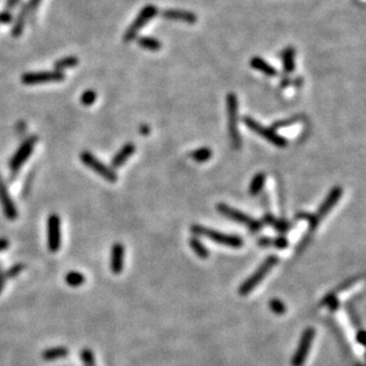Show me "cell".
<instances>
[{"instance_id": "1", "label": "cell", "mask_w": 366, "mask_h": 366, "mask_svg": "<svg viewBox=\"0 0 366 366\" xmlns=\"http://www.w3.org/2000/svg\"><path fill=\"white\" fill-rule=\"evenodd\" d=\"M341 196H342L341 186H334L331 191H329V193L326 196L324 202L321 203V205L319 206V209L316 210L315 213L309 215L307 212H300L296 215V218L308 220L309 229H311V231H313V230H315L316 227H318L320 222H321V220L331 212L335 204L340 200Z\"/></svg>"}, {"instance_id": "2", "label": "cell", "mask_w": 366, "mask_h": 366, "mask_svg": "<svg viewBox=\"0 0 366 366\" xmlns=\"http://www.w3.org/2000/svg\"><path fill=\"white\" fill-rule=\"evenodd\" d=\"M191 232L193 236H203L205 238L212 240V242L218 243L220 246L229 247V248L239 249L242 248L244 244V239L238 235H231V233H224L217 230L210 229V227L199 225V224H192L191 225Z\"/></svg>"}, {"instance_id": "3", "label": "cell", "mask_w": 366, "mask_h": 366, "mask_svg": "<svg viewBox=\"0 0 366 366\" xmlns=\"http://www.w3.org/2000/svg\"><path fill=\"white\" fill-rule=\"evenodd\" d=\"M280 259L276 255H270L265 260V262L262 263L261 266L257 268L254 274L249 276L248 279L244 281L242 285L239 286L238 288V294L240 296H247L252 293L254 289L256 288L257 286L260 285V282L262 281L263 279L266 278L267 274H268L270 270H272L274 267L278 265Z\"/></svg>"}, {"instance_id": "4", "label": "cell", "mask_w": 366, "mask_h": 366, "mask_svg": "<svg viewBox=\"0 0 366 366\" xmlns=\"http://www.w3.org/2000/svg\"><path fill=\"white\" fill-rule=\"evenodd\" d=\"M226 109H227V127H229V137L231 140V146L235 150H239L242 146V138L238 131V100L235 93L226 95Z\"/></svg>"}, {"instance_id": "5", "label": "cell", "mask_w": 366, "mask_h": 366, "mask_svg": "<svg viewBox=\"0 0 366 366\" xmlns=\"http://www.w3.org/2000/svg\"><path fill=\"white\" fill-rule=\"evenodd\" d=\"M216 209L220 213V215L226 217L227 219H231V220H233V222H237L240 224H246L247 227L249 229V231L253 233L259 232L260 230H262L263 225H265V224L262 223V220L253 218V217H250L249 215H247V213L242 212V211L233 209V207L226 205V204H224V203L217 204Z\"/></svg>"}, {"instance_id": "6", "label": "cell", "mask_w": 366, "mask_h": 366, "mask_svg": "<svg viewBox=\"0 0 366 366\" xmlns=\"http://www.w3.org/2000/svg\"><path fill=\"white\" fill-rule=\"evenodd\" d=\"M243 122L250 131H253L254 133H256L257 135H260V137H262L263 139H266L268 143L273 144L274 146L280 147V148H285L288 146V140H287L286 138L281 137V135L276 133V132L272 130V128L262 126V125L259 124L255 118H253L250 116H244Z\"/></svg>"}, {"instance_id": "7", "label": "cell", "mask_w": 366, "mask_h": 366, "mask_svg": "<svg viewBox=\"0 0 366 366\" xmlns=\"http://www.w3.org/2000/svg\"><path fill=\"white\" fill-rule=\"evenodd\" d=\"M157 15H158V8L156 5L150 4L145 6V8L140 11L139 15L137 16V18L134 19V22L130 25V28L127 29V31L125 32L124 41L126 43L133 42L134 39L137 38L140 30L143 29L148 22L152 21V18L156 17Z\"/></svg>"}, {"instance_id": "8", "label": "cell", "mask_w": 366, "mask_h": 366, "mask_svg": "<svg viewBox=\"0 0 366 366\" xmlns=\"http://www.w3.org/2000/svg\"><path fill=\"white\" fill-rule=\"evenodd\" d=\"M80 159L85 166L89 167L91 171H94L95 173H97L98 176H101L103 179L109 181V183H116L117 181V174L115 173V171L108 167L107 165H104L101 160H98L90 152H82L80 154Z\"/></svg>"}, {"instance_id": "9", "label": "cell", "mask_w": 366, "mask_h": 366, "mask_svg": "<svg viewBox=\"0 0 366 366\" xmlns=\"http://www.w3.org/2000/svg\"><path fill=\"white\" fill-rule=\"evenodd\" d=\"M314 337V327H307L302 332L298 347H296L294 354L292 357V366H303V364L306 362V359L308 357L309 351H311Z\"/></svg>"}, {"instance_id": "10", "label": "cell", "mask_w": 366, "mask_h": 366, "mask_svg": "<svg viewBox=\"0 0 366 366\" xmlns=\"http://www.w3.org/2000/svg\"><path fill=\"white\" fill-rule=\"evenodd\" d=\"M36 144H37V137H35L34 135V137H30L29 139H26L24 143L21 145V147L18 148V151L16 152L15 156L12 157L11 161H10V169H11L12 174L18 173L22 165L29 159L30 156H31Z\"/></svg>"}, {"instance_id": "11", "label": "cell", "mask_w": 366, "mask_h": 366, "mask_svg": "<svg viewBox=\"0 0 366 366\" xmlns=\"http://www.w3.org/2000/svg\"><path fill=\"white\" fill-rule=\"evenodd\" d=\"M65 76L62 71H37L26 72L22 76V82L26 85H35L49 82H61L64 81Z\"/></svg>"}, {"instance_id": "12", "label": "cell", "mask_w": 366, "mask_h": 366, "mask_svg": "<svg viewBox=\"0 0 366 366\" xmlns=\"http://www.w3.org/2000/svg\"><path fill=\"white\" fill-rule=\"evenodd\" d=\"M48 247L56 253L61 247V219L57 213H52L48 219Z\"/></svg>"}, {"instance_id": "13", "label": "cell", "mask_w": 366, "mask_h": 366, "mask_svg": "<svg viewBox=\"0 0 366 366\" xmlns=\"http://www.w3.org/2000/svg\"><path fill=\"white\" fill-rule=\"evenodd\" d=\"M0 204H2L3 211H4V215L6 216V218L10 220L17 219L18 217L17 206H16V204L13 203L11 197H10L9 191L6 189V185L2 177H0Z\"/></svg>"}, {"instance_id": "14", "label": "cell", "mask_w": 366, "mask_h": 366, "mask_svg": "<svg viewBox=\"0 0 366 366\" xmlns=\"http://www.w3.org/2000/svg\"><path fill=\"white\" fill-rule=\"evenodd\" d=\"M161 16L165 19L180 23H186V24H196L198 18L194 13L190 11H183V10H165L161 12Z\"/></svg>"}, {"instance_id": "15", "label": "cell", "mask_w": 366, "mask_h": 366, "mask_svg": "<svg viewBox=\"0 0 366 366\" xmlns=\"http://www.w3.org/2000/svg\"><path fill=\"white\" fill-rule=\"evenodd\" d=\"M125 263V247L122 243H115L111 248L110 270L115 275H120L124 270Z\"/></svg>"}, {"instance_id": "16", "label": "cell", "mask_w": 366, "mask_h": 366, "mask_svg": "<svg viewBox=\"0 0 366 366\" xmlns=\"http://www.w3.org/2000/svg\"><path fill=\"white\" fill-rule=\"evenodd\" d=\"M262 223L263 224H268V225L273 226L274 229L276 230V231L281 233V235H285V233L287 231H289V230L292 229V224L288 222V220H286L285 218H275V217L273 216L272 212H266L265 216H263L262 218Z\"/></svg>"}, {"instance_id": "17", "label": "cell", "mask_w": 366, "mask_h": 366, "mask_svg": "<svg viewBox=\"0 0 366 366\" xmlns=\"http://www.w3.org/2000/svg\"><path fill=\"white\" fill-rule=\"evenodd\" d=\"M135 152V145L128 143L121 148L120 151L115 154L113 160H111V169H118L124 165L130 158L133 156Z\"/></svg>"}, {"instance_id": "18", "label": "cell", "mask_w": 366, "mask_h": 366, "mask_svg": "<svg viewBox=\"0 0 366 366\" xmlns=\"http://www.w3.org/2000/svg\"><path fill=\"white\" fill-rule=\"evenodd\" d=\"M250 67L257 71L263 72V74L269 76V77L278 76V70L261 57H253L250 59Z\"/></svg>"}, {"instance_id": "19", "label": "cell", "mask_w": 366, "mask_h": 366, "mask_svg": "<svg viewBox=\"0 0 366 366\" xmlns=\"http://www.w3.org/2000/svg\"><path fill=\"white\" fill-rule=\"evenodd\" d=\"M69 354V349L67 347H63V346H57V347H50L45 349L42 353V357L44 360L47 361H52L57 360V359L65 358Z\"/></svg>"}, {"instance_id": "20", "label": "cell", "mask_w": 366, "mask_h": 366, "mask_svg": "<svg viewBox=\"0 0 366 366\" xmlns=\"http://www.w3.org/2000/svg\"><path fill=\"white\" fill-rule=\"evenodd\" d=\"M189 244H190V248L192 249V252L196 254L199 259H202V260L209 259V256H210L209 249L204 246V243L199 238H198L197 236L191 237L189 240Z\"/></svg>"}, {"instance_id": "21", "label": "cell", "mask_w": 366, "mask_h": 366, "mask_svg": "<svg viewBox=\"0 0 366 366\" xmlns=\"http://www.w3.org/2000/svg\"><path fill=\"white\" fill-rule=\"evenodd\" d=\"M283 69L287 74H292L295 70V50L292 47L285 49L282 52Z\"/></svg>"}, {"instance_id": "22", "label": "cell", "mask_w": 366, "mask_h": 366, "mask_svg": "<svg viewBox=\"0 0 366 366\" xmlns=\"http://www.w3.org/2000/svg\"><path fill=\"white\" fill-rule=\"evenodd\" d=\"M28 15H29L28 6L24 5L23 6V9L21 10V12H19L18 18L16 19L15 26H13V29H12L13 37H19V36L22 35L23 30H24V28H25V22H26V17H28Z\"/></svg>"}, {"instance_id": "23", "label": "cell", "mask_w": 366, "mask_h": 366, "mask_svg": "<svg viewBox=\"0 0 366 366\" xmlns=\"http://www.w3.org/2000/svg\"><path fill=\"white\" fill-rule=\"evenodd\" d=\"M265 183H266V174L263 172L257 173L256 176L253 178L252 181H250L249 193L252 194V196H257L260 192H262Z\"/></svg>"}, {"instance_id": "24", "label": "cell", "mask_w": 366, "mask_h": 366, "mask_svg": "<svg viewBox=\"0 0 366 366\" xmlns=\"http://www.w3.org/2000/svg\"><path fill=\"white\" fill-rule=\"evenodd\" d=\"M138 44H139L140 48L148 51H159L161 49L160 41L153 37H148V36H143V37L138 39Z\"/></svg>"}, {"instance_id": "25", "label": "cell", "mask_w": 366, "mask_h": 366, "mask_svg": "<svg viewBox=\"0 0 366 366\" xmlns=\"http://www.w3.org/2000/svg\"><path fill=\"white\" fill-rule=\"evenodd\" d=\"M78 58L75 57V56H68V57H63L58 61H56L55 63V70L56 71H62L65 70V69L75 68L78 65Z\"/></svg>"}, {"instance_id": "26", "label": "cell", "mask_w": 366, "mask_h": 366, "mask_svg": "<svg viewBox=\"0 0 366 366\" xmlns=\"http://www.w3.org/2000/svg\"><path fill=\"white\" fill-rule=\"evenodd\" d=\"M190 157L197 163H205L212 157V151L209 147H200L191 152Z\"/></svg>"}, {"instance_id": "27", "label": "cell", "mask_w": 366, "mask_h": 366, "mask_svg": "<svg viewBox=\"0 0 366 366\" xmlns=\"http://www.w3.org/2000/svg\"><path fill=\"white\" fill-rule=\"evenodd\" d=\"M65 282H67L68 286L70 287H80L85 282L84 275L80 272H69L65 276Z\"/></svg>"}, {"instance_id": "28", "label": "cell", "mask_w": 366, "mask_h": 366, "mask_svg": "<svg viewBox=\"0 0 366 366\" xmlns=\"http://www.w3.org/2000/svg\"><path fill=\"white\" fill-rule=\"evenodd\" d=\"M321 305L322 306H327V307L331 309L332 312H335L339 308V306H340V303H339L337 294H335V293L331 292L329 294H327L324 299H322Z\"/></svg>"}, {"instance_id": "29", "label": "cell", "mask_w": 366, "mask_h": 366, "mask_svg": "<svg viewBox=\"0 0 366 366\" xmlns=\"http://www.w3.org/2000/svg\"><path fill=\"white\" fill-rule=\"evenodd\" d=\"M269 308L272 309L273 313H275L276 315H283V314H286V312H287V307H286L285 303H283L280 299H276V298L270 300Z\"/></svg>"}, {"instance_id": "30", "label": "cell", "mask_w": 366, "mask_h": 366, "mask_svg": "<svg viewBox=\"0 0 366 366\" xmlns=\"http://www.w3.org/2000/svg\"><path fill=\"white\" fill-rule=\"evenodd\" d=\"M96 91L93 90V89H88V90H85L83 94H82L81 96V102L82 104L83 105H87V107H89V105L94 104L95 101H96Z\"/></svg>"}, {"instance_id": "31", "label": "cell", "mask_w": 366, "mask_h": 366, "mask_svg": "<svg viewBox=\"0 0 366 366\" xmlns=\"http://www.w3.org/2000/svg\"><path fill=\"white\" fill-rule=\"evenodd\" d=\"M81 360L83 361L84 366H96L95 364L94 353L89 348H83L81 351Z\"/></svg>"}, {"instance_id": "32", "label": "cell", "mask_w": 366, "mask_h": 366, "mask_svg": "<svg viewBox=\"0 0 366 366\" xmlns=\"http://www.w3.org/2000/svg\"><path fill=\"white\" fill-rule=\"evenodd\" d=\"M299 121V117H291V118H285V120H280V121H276L275 124L273 125L272 130L276 131V130H280V128H285V127H289V126H293V125L298 124Z\"/></svg>"}, {"instance_id": "33", "label": "cell", "mask_w": 366, "mask_h": 366, "mask_svg": "<svg viewBox=\"0 0 366 366\" xmlns=\"http://www.w3.org/2000/svg\"><path fill=\"white\" fill-rule=\"evenodd\" d=\"M288 246H289V240L285 235H280L276 237V238H273L272 247H275L276 249L283 250V249L288 248Z\"/></svg>"}, {"instance_id": "34", "label": "cell", "mask_w": 366, "mask_h": 366, "mask_svg": "<svg viewBox=\"0 0 366 366\" xmlns=\"http://www.w3.org/2000/svg\"><path fill=\"white\" fill-rule=\"evenodd\" d=\"M24 269V266L22 265V263H18V265H15L12 266L11 268H10L8 272H6L4 274V278L5 279H12V278H16V276L19 275V273L22 272V270Z\"/></svg>"}, {"instance_id": "35", "label": "cell", "mask_w": 366, "mask_h": 366, "mask_svg": "<svg viewBox=\"0 0 366 366\" xmlns=\"http://www.w3.org/2000/svg\"><path fill=\"white\" fill-rule=\"evenodd\" d=\"M359 279H361V276H354V278H351L349 280H346V281L342 282L340 286L337 287V288L333 291V293H337L339 291H345V289H347L351 286H353V283H355V281H358Z\"/></svg>"}, {"instance_id": "36", "label": "cell", "mask_w": 366, "mask_h": 366, "mask_svg": "<svg viewBox=\"0 0 366 366\" xmlns=\"http://www.w3.org/2000/svg\"><path fill=\"white\" fill-rule=\"evenodd\" d=\"M311 238H312L311 233H309V235H308V233H306L305 237H303V238L301 240H300L299 244H298V247H296V253L302 252V250H305L306 247H307L308 244H309V240H311Z\"/></svg>"}, {"instance_id": "37", "label": "cell", "mask_w": 366, "mask_h": 366, "mask_svg": "<svg viewBox=\"0 0 366 366\" xmlns=\"http://www.w3.org/2000/svg\"><path fill=\"white\" fill-rule=\"evenodd\" d=\"M12 21V16L10 12H0V24H9Z\"/></svg>"}, {"instance_id": "38", "label": "cell", "mask_w": 366, "mask_h": 366, "mask_svg": "<svg viewBox=\"0 0 366 366\" xmlns=\"http://www.w3.org/2000/svg\"><path fill=\"white\" fill-rule=\"evenodd\" d=\"M272 242H273V238H270V237H261V238L259 239V246L262 247V248H268V247H272Z\"/></svg>"}, {"instance_id": "39", "label": "cell", "mask_w": 366, "mask_h": 366, "mask_svg": "<svg viewBox=\"0 0 366 366\" xmlns=\"http://www.w3.org/2000/svg\"><path fill=\"white\" fill-rule=\"evenodd\" d=\"M42 0H30L29 4L26 5L28 6V10H29V13H34L36 10H37L38 5L41 4Z\"/></svg>"}, {"instance_id": "40", "label": "cell", "mask_w": 366, "mask_h": 366, "mask_svg": "<svg viewBox=\"0 0 366 366\" xmlns=\"http://www.w3.org/2000/svg\"><path fill=\"white\" fill-rule=\"evenodd\" d=\"M365 331L362 328H359V331L355 334V341L360 345H365Z\"/></svg>"}, {"instance_id": "41", "label": "cell", "mask_w": 366, "mask_h": 366, "mask_svg": "<svg viewBox=\"0 0 366 366\" xmlns=\"http://www.w3.org/2000/svg\"><path fill=\"white\" fill-rule=\"evenodd\" d=\"M9 248V240L6 238H0V252Z\"/></svg>"}, {"instance_id": "42", "label": "cell", "mask_w": 366, "mask_h": 366, "mask_svg": "<svg viewBox=\"0 0 366 366\" xmlns=\"http://www.w3.org/2000/svg\"><path fill=\"white\" fill-rule=\"evenodd\" d=\"M18 3H19V0H8L6 6H8V9H13L18 5Z\"/></svg>"}, {"instance_id": "43", "label": "cell", "mask_w": 366, "mask_h": 366, "mask_svg": "<svg viewBox=\"0 0 366 366\" xmlns=\"http://www.w3.org/2000/svg\"><path fill=\"white\" fill-rule=\"evenodd\" d=\"M140 131L144 135H147L148 133H150V127H148V126H141Z\"/></svg>"}, {"instance_id": "44", "label": "cell", "mask_w": 366, "mask_h": 366, "mask_svg": "<svg viewBox=\"0 0 366 366\" xmlns=\"http://www.w3.org/2000/svg\"><path fill=\"white\" fill-rule=\"evenodd\" d=\"M5 278H4V274L3 275H0V292L3 291V288H4V285H5Z\"/></svg>"}]
</instances>
